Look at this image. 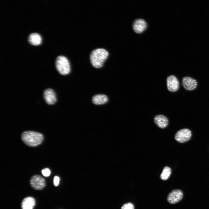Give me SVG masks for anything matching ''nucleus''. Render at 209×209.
<instances>
[{
    "label": "nucleus",
    "instance_id": "1",
    "mask_svg": "<svg viewBox=\"0 0 209 209\" xmlns=\"http://www.w3.org/2000/svg\"><path fill=\"white\" fill-rule=\"evenodd\" d=\"M21 138L23 142L29 147H35L40 144L44 139L43 135L38 132L26 131L22 133Z\"/></svg>",
    "mask_w": 209,
    "mask_h": 209
},
{
    "label": "nucleus",
    "instance_id": "2",
    "mask_svg": "<svg viewBox=\"0 0 209 209\" xmlns=\"http://www.w3.org/2000/svg\"><path fill=\"white\" fill-rule=\"evenodd\" d=\"M109 53L104 48H97L91 53L90 59L91 63L94 67L99 68L103 66L105 60L107 59Z\"/></svg>",
    "mask_w": 209,
    "mask_h": 209
},
{
    "label": "nucleus",
    "instance_id": "3",
    "mask_svg": "<svg viewBox=\"0 0 209 209\" xmlns=\"http://www.w3.org/2000/svg\"><path fill=\"white\" fill-rule=\"evenodd\" d=\"M55 64L56 69L60 74L66 75L70 72L69 62L65 56L62 55L58 56L56 59Z\"/></svg>",
    "mask_w": 209,
    "mask_h": 209
},
{
    "label": "nucleus",
    "instance_id": "4",
    "mask_svg": "<svg viewBox=\"0 0 209 209\" xmlns=\"http://www.w3.org/2000/svg\"><path fill=\"white\" fill-rule=\"evenodd\" d=\"M192 136L191 131L189 129L185 128L178 131L175 136V139L177 142L184 143L189 140Z\"/></svg>",
    "mask_w": 209,
    "mask_h": 209
},
{
    "label": "nucleus",
    "instance_id": "5",
    "mask_svg": "<svg viewBox=\"0 0 209 209\" xmlns=\"http://www.w3.org/2000/svg\"><path fill=\"white\" fill-rule=\"evenodd\" d=\"M31 186L34 189L40 190L42 189L45 186V179L41 176L35 175L33 176L30 181Z\"/></svg>",
    "mask_w": 209,
    "mask_h": 209
},
{
    "label": "nucleus",
    "instance_id": "6",
    "mask_svg": "<svg viewBox=\"0 0 209 209\" xmlns=\"http://www.w3.org/2000/svg\"><path fill=\"white\" fill-rule=\"evenodd\" d=\"M183 197V192L181 190H172L169 194L167 200L170 203L174 204L181 201Z\"/></svg>",
    "mask_w": 209,
    "mask_h": 209
},
{
    "label": "nucleus",
    "instance_id": "7",
    "mask_svg": "<svg viewBox=\"0 0 209 209\" xmlns=\"http://www.w3.org/2000/svg\"><path fill=\"white\" fill-rule=\"evenodd\" d=\"M167 87L168 90L172 92L177 91L179 88V83L176 78L174 75L169 76L167 79Z\"/></svg>",
    "mask_w": 209,
    "mask_h": 209
},
{
    "label": "nucleus",
    "instance_id": "8",
    "mask_svg": "<svg viewBox=\"0 0 209 209\" xmlns=\"http://www.w3.org/2000/svg\"><path fill=\"white\" fill-rule=\"evenodd\" d=\"M182 84L184 88L188 91H192L195 89L197 85V81L195 80L188 76L183 78Z\"/></svg>",
    "mask_w": 209,
    "mask_h": 209
},
{
    "label": "nucleus",
    "instance_id": "9",
    "mask_svg": "<svg viewBox=\"0 0 209 209\" xmlns=\"http://www.w3.org/2000/svg\"><path fill=\"white\" fill-rule=\"evenodd\" d=\"M43 96L45 102L48 105H53L57 101L55 93L52 89H46L44 91Z\"/></svg>",
    "mask_w": 209,
    "mask_h": 209
},
{
    "label": "nucleus",
    "instance_id": "10",
    "mask_svg": "<svg viewBox=\"0 0 209 209\" xmlns=\"http://www.w3.org/2000/svg\"><path fill=\"white\" fill-rule=\"evenodd\" d=\"M147 24L143 19H138L133 22V28L135 32L137 33H140L143 32L146 28Z\"/></svg>",
    "mask_w": 209,
    "mask_h": 209
},
{
    "label": "nucleus",
    "instance_id": "11",
    "mask_svg": "<svg viewBox=\"0 0 209 209\" xmlns=\"http://www.w3.org/2000/svg\"><path fill=\"white\" fill-rule=\"evenodd\" d=\"M154 121L156 124L161 128L166 127L168 124L167 118L165 116L161 115L156 116L154 118Z\"/></svg>",
    "mask_w": 209,
    "mask_h": 209
},
{
    "label": "nucleus",
    "instance_id": "12",
    "mask_svg": "<svg viewBox=\"0 0 209 209\" xmlns=\"http://www.w3.org/2000/svg\"><path fill=\"white\" fill-rule=\"evenodd\" d=\"M35 204L34 198L28 197L25 198L23 200L21 204L22 209H33Z\"/></svg>",
    "mask_w": 209,
    "mask_h": 209
},
{
    "label": "nucleus",
    "instance_id": "13",
    "mask_svg": "<svg viewBox=\"0 0 209 209\" xmlns=\"http://www.w3.org/2000/svg\"><path fill=\"white\" fill-rule=\"evenodd\" d=\"M28 41L30 44L33 46H37L40 44L42 38L40 35L36 33L30 34L28 36Z\"/></svg>",
    "mask_w": 209,
    "mask_h": 209
},
{
    "label": "nucleus",
    "instance_id": "14",
    "mask_svg": "<svg viewBox=\"0 0 209 209\" xmlns=\"http://www.w3.org/2000/svg\"><path fill=\"white\" fill-rule=\"evenodd\" d=\"M108 101V98L104 94H98L93 96L92 99L93 103L96 105H101L105 104Z\"/></svg>",
    "mask_w": 209,
    "mask_h": 209
},
{
    "label": "nucleus",
    "instance_id": "15",
    "mask_svg": "<svg viewBox=\"0 0 209 209\" xmlns=\"http://www.w3.org/2000/svg\"><path fill=\"white\" fill-rule=\"evenodd\" d=\"M171 173L170 168L168 167H164L160 175V178L163 180H167L170 177Z\"/></svg>",
    "mask_w": 209,
    "mask_h": 209
},
{
    "label": "nucleus",
    "instance_id": "16",
    "mask_svg": "<svg viewBox=\"0 0 209 209\" xmlns=\"http://www.w3.org/2000/svg\"><path fill=\"white\" fill-rule=\"evenodd\" d=\"M121 209H134V206L132 203L129 202L124 204Z\"/></svg>",
    "mask_w": 209,
    "mask_h": 209
},
{
    "label": "nucleus",
    "instance_id": "17",
    "mask_svg": "<svg viewBox=\"0 0 209 209\" xmlns=\"http://www.w3.org/2000/svg\"><path fill=\"white\" fill-rule=\"evenodd\" d=\"M42 173L44 176L45 177H48L50 175L51 171L49 169L46 168L43 169L42 170Z\"/></svg>",
    "mask_w": 209,
    "mask_h": 209
},
{
    "label": "nucleus",
    "instance_id": "18",
    "mask_svg": "<svg viewBox=\"0 0 209 209\" xmlns=\"http://www.w3.org/2000/svg\"><path fill=\"white\" fill-rule=\"evenodd\" d=\"M60 178L58 176H55L53 179V183L55 186H57L59 184Z\"/></svg>",
    "mask_w": 209,
    "mask_h": 209
}]
</instances>
